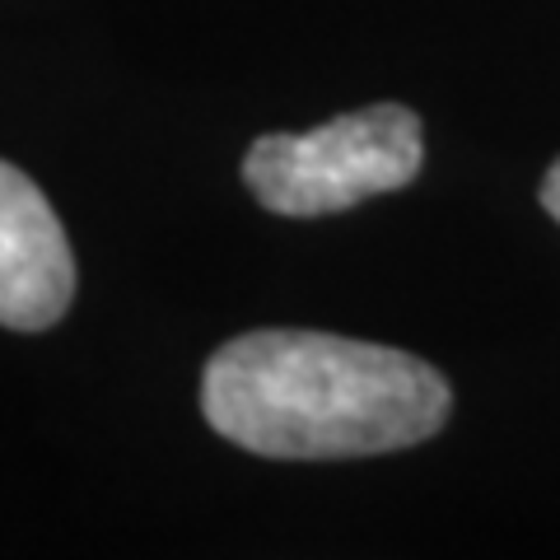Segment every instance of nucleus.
<instances>
[{"mask_svg": "<svg viewBox=\"0 0 560 560\" xmlns=\"http://www.w3.org/2000/svg\"><path fill=\"white\" fill-rule=\"evenodd\" d=\"M448 407V378L434 364L331 331H243L201 374L210 430L280 463L374 458L425 444L444 430Z\"/></svg>", "mask_w": 560, "mask_h": 560, "instance_id": "1", "label": "nucleus"}, {"mask_svg": "<svg viewBox=\"0 0 560 560\" xmlns=\"http://www.w3.org/2000/svg\"><path fill=\"white\" fill-rule=\"evenodd\" d=\"M425 164V127L401 103L341 113L313 131L257 136L243 154V183L271 215H337L407 187Z\"/></svg>", "mask_w": 560, "mask_h": 560, "instance_id": "2", "label": "nucleus"}, {"mask_svg": "<svg viewBox=\"0 0 560 560\" xmlns=\"http://www.w3.org/2000/svg\"><path fill=\"white\" fill-rule=\"evenodd\" d=\"M75 300V257L43 187L0 160V327L43 331Z\"/></svg>", "mask_w": 560, "mask_h": 560, "instance_id": "3", "label": "nucleus"}, {"mask_svg": "<svg viewBox=\"0 0 560 560\" xmlns=\"http://www.w3.org/2000/svg\"><path fill=\"white\" fill-rule=\"evenodd\" d=\"M541 206H547V215L560 224V160L547 168V178H541Z\"/></svg>", "mask_w": 560, "mask_h": 560, "instance_id": "4", "label": "nucleus"}]
</instances>
